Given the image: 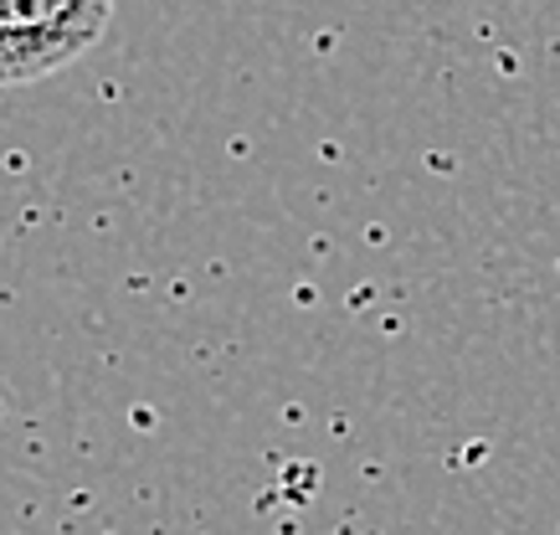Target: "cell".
Masks as SVG:
<instances>
[{
	"instance_id": "obj_1",
	"label": "cell",
	"mask_w": 560,
	"mask_h": 535,
	"mask_svg": "<svg viewBox=\"0 0 560 535\" xmlns=\"http://www.w3.org/2000/svg\"><path fill=\"white\" fill-rule=\"evenodd\" d=\"M114 0H0V88L36 83L98 42Z\"/></svg>"
}]
</instances>
